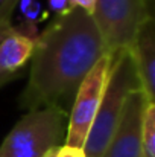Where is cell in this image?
Here are the masks:
<instances>
[{
    "label": "cell",
    "instance_id": "1",
    "mask_svg": "<svg viewBox=\"0 0 155 157\" xmlns=\"http://www.w3.org/2000/svg\"><path fill=\"white\" fill-rule=\"evenodd\" d=\"M106 53L91 15L73 8L55 17L35 38L29 79L20 96V107L28 111L53 107L68 116L81 82Z\"/></svg>",
    "mask_w": 155,
    "mask_h": 157
},
{
    "label": "cell",
    "instance_id": "2",
    "mask_svg": "<svg viewBox=\"0 0 155 157\" xmlns=\"http://www.w3.org/2000/svg\"><path fill=\"white\" fill-rule=\"evenodd\" d=\"M142 89V82L129 49L111 53V66L98 114L84 144L85 157H101L120 121L129 93Z\"/></svg>",
    "mask_w": 155,
    "mask_h": 157
},
{
    "label": "cell",
    "instance_id": "3",
    "mask_svg": "<svg viewBox=\"0 0 155 157\" xmlns=\"http://www.w3.org/2000/svg\"><path fill=\"white\" fill-rule=\"evenodd\" d=\"M67 114L46 107L28 111L0 145V157H44L64 145Z\"/></svg>",
    "mask_w": 155,
    "mask_h": 157
},
{
    "label": "cell",
    "instance_id": "4",
    "mask_svg": "<svg viewBox=\"0 0 155 157\" xmlns=\"http://www.w3.org/2000/svg\"><path fill=\"white\" fill-rule=\"evenodd\" d=\"M151 15L149 0H94L93 20L109 55L129 49L137 29Z\"/></svg>",
    "mask_w": 155,
    "mask_h": 157
},
{
    "label": "cell",
    "instance_id": "5",
    "mask_svg": "<svg viewBox=\"0 0 155 157\" xmlns=\"http://www.w3.org/2000/svg\"><path fill=\"white\" fill-rule=\"evenodd\" d=\"M111 66V55L106 53L94 64L85 79L81 82L73 104L67 116V128L64 145L73 148H84L88 131L98 114L102 95L106 86L108 73Z\"/></svg>",
    "mask_w": 155,
    "mask_h": 157
},
{
    "label": "cell",
    "instance_id": "6",
    "mask_svg": "<svg viewBox=\"0 0 155 157\" xmlns=\"http://www.w3.org/2000/svg\"><path fill=\"white\" fill-rule=\"evenodd\" d=\"M149 98L143 89L128 95L120 121L101 157H140L142 154V124Z\"/></svg>",
    "mask_w": 155,
    "mask_h": 157
},
{
    "label": "cell",
    "instance_id": "7",
    "mask_svg": "<svg viewBox=\"0 0 155 157\" xmlns=\"http://www.w3.org/2000/svg\"><path fill=\"white\" fill-rule=\"evenodd\" d=\"M142 89L155 102V21L154 15L148 17L137 29L129 46Z\"/></svg>",
    "mask_w": 155,
    "mask_h": 157
},
{
    "label": "cell",
    "instance_id": "8",
    "mask_svg": "<svg viewBox=\"0 0 155 157\" xmlns=\"http://www.w3.org/2000/svg\"><path fill=\"white\" fill-rule=\"evenodd\" d=\"M35 49V38L11 28L0 40V70L17 73L31 58Z\"/></svg>",
    "mask_w": 155,
    "mask_h": 157
},
{
    "label": "cell",
    "instance_id": "9",
    "mask_svg": "<svg viewBox=\"0 0 155 157\" xmlns=\"http://www.w3.org/2000/svg\"><path fill=\"white\" fill-rule=\"evenodd\" d=\"M140 157H155V102H149L145 110Z\"/></svg>",
    "mask_w": 155,
    "mask_h": 157
},
{
    "label": "cell",
    "instance_id": "10",
    "mask_svg": "<svg viewBox=\"0 0 155 157\" xmlns=\"http://www.w3.org/2000/svg\"><path fill=\"white\" fill-rule=\"evenodd\" d=\"M12 28V23H11V15L5 17L3 20H0V40L3 38V35ZM18 73H6L3 70H0V87H3L5 84H8L9 81L15 79Z\"/></svg>",
    "mask_w": 155,
    "mask_h": 157
},
{
    "label": "cell",
    "instance_id": "11",
    "mask_svg": "<svg viewBox=\"0 0 155 157\" xmlns=\"http://www.w3.org/2000/svg\"><path fill=\"white\" fill-rule=\"evenodd\" d=\"M49 6L53 11L55 17L64 15L67 12H70L75 6L72 5V0H49Z\"/></svg>",
    "mask_w": 155,
    "mask_h": 157
},
{
    "label": "cell",
    "instance_id": "12",
    "mask_svg": "<svg viewBox=\"0 0 155 157\" xmlns=\"http://www.w3.org/2000/svg\"><path fill=\"white\" fill-rule=\"evenodd\" d=\"M55 157H85V156H84V151L81 148H73V147L61 145L58 148Z\"/></svg>",
    "mask_w": 155,
    "mask_h": 157
},
{
    "label": "cell",
    "instance_id": "13",
    "mask_svg": "<svg viewBox=\"0 0 155 157\" xmlns=\"http://www.w3.org/2000/svg\"><path fill=\"white\" fill-rule=\"evenodd\" d=\"M72 5H73L75 8L82 9L84 12H87L88 15L93 17V12H94V0H72Z\"/></svg>",
    "mask_w": 155,
    "mask_h": 157
},
{
    "label": "cell",
    "instance_id": "14",
    "mask_svg": "<svg viewBox=\"0 0 155 157\" xmlns=\"http://www.w3.org/2000/svg\"><path fill=\"white\" fill-rule=\"evenodd\" d=\"M58 148H59V147H58ZM58 148H53V150H50V151H49V153H47V154H46L44 157H55V156H56V151H58Z\"/></svg>",
    "mask_w": 155,
    "mask_h": 157
},
{
    "label": "cell",
    "instance_id": "15",
    "mask_svg": "<svg viewBox=\"0 0 155 157\" xmlns=\"http://www.w3.org/2000/svg\"><path fill=\"white\" fill-rule=\"evenodd\" d=\"M149 2H151V3H152V0H149Z\"/></svg>",
    "mask_w": 155,
    "mask_h": 157
}]
</instances>
